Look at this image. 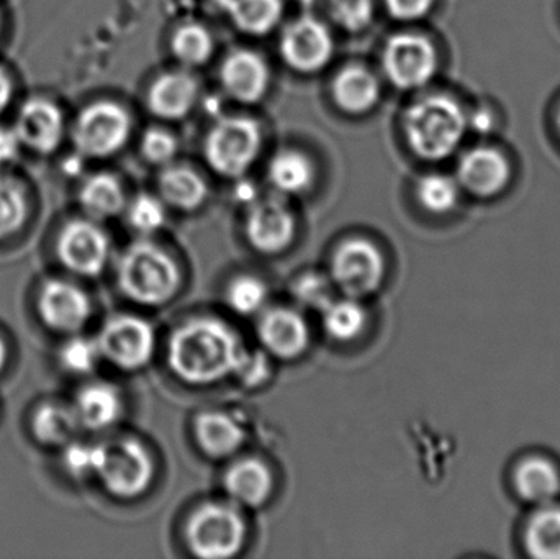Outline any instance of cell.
Listing matches in <instances>:
<instances>
[{
	"mask_svg": "<svg viewBox=\"0 0 560 559\" xmlns=\"http://www.w3.org/2000/svg\"><path fill=\"white\" fill-rule=\"evenodd\" d=\"M467 128L479 135L492 133L495 128V117L487 107L477 108L470 117H467Z\"/></svg>",
	"mask_w": 560,
	"mask_h": 559,
	"instance_id": "45",
	"label": "cell"
},
{
	"mask_svg": "<svg viewBox=\"0 0 560 559\" xmlns=\"http://www.w3.org/2000/svg\"><path fill=\"white\" fill-rule=\"evenodd\" d=\"M101 358L97 341L78 335H74L61 350L62 366L72 374L92 373Z\"/></svg>",
	"mask_w": 560,
	"mask_h": 559,
	"instance_id": "38",
	"label": "cell"
},
{
	"mask_svg": "<svg viewBox=\"0 0 560 559\" xmlns=\"http://www.w3.org/2000/svg\"><path fill=\"white\" fill-rule=\"evenodd\" d=\"M272 186L283 194H300L313 183L312 163L299 151L285 150L276 154L269 166Z\"/></svg>",
	"mask_w": 560,
	"mask_h": 559,
	"instance_id": "31",
	"label": "cell"
},
{
	"mask_svg": "<svg viewBox=\"0 0 560 559\" xmlns=\"http://www.w3.org/2000/svg\"><path fill=\"white\" fill-rule=\"evenodd\" d=\"M295 235V219L278 199L256 202L246 220V236L262 255H278L289 248Z\"/></svg>",
	"mask_w": 560,
	"mask_h": 559,
	"instance_id": "15",
	"label": "cell"
},
{
	"mask_svg": "<svg viewBox=\"0 0 560 559\" xmlns=\"http://www.w3.org/2000/svg\"><path fill=\"white\" fill-rule=\"evenodd\" d=\"M222 82L226 92L236 101L246 104L258 102L268 89V66L256 53L240 49L223 62Z\"/></svg>",
	"mask_w": 560,
	"mask_h": 559,
	"instance_id": "19",
	"label": "cell"
},
{
	"mask_svg": "<svg viewBox=\"0 0 560 559\" xmlns=\"http://www.w3.org/2000/svg\"><path fill=\"white\" fill-rule=\"evenodd\" d=\"M79 427L74 409L61 404H45L33 417V432L43 445H69Z\"/></svg>",
	"mask_w": 560,
	"mask_h": 559,
	"instance_id": "28",
	"label": "cell"
},
{
	"mask_svg": "<svg viewBox=\"0 0 560 559\" xmlns=\"http://www.w3.org/2000/svg\"><path fill=\"white\" fill-rule=\"evenodd\" d=\"M197 445L209 458L225 459L245 445L246 432L232 416L219 410L199 414L194 422Z\"/></svg>",
	"mask_w": 560,
	"mask_h": 559,
	"instance_id": "20",
	"label": "cell"
},
{
	"mask_svg": "<svg viewBox=\"0 0 560 559\" xmlns=\"http://www.w3.org/2000/svg\"><path fill=\"white\" fill-rule=\"evenodd\" d=\"M509 161L495 148L477 147L460 158L457 183L477 197H492L502 193L510 180Z\"/></svg>",
	"mask_w": 560,
	"mask_h": 559,
	"instance_id": "17",
	"label": "cell"
},
{
	"mask_svg": "<svg viewBox=\"0 0 560 559\" xmlns=\"http://www.w3.org/2000/svg\"><path fill=\"white\" fill-rule=\"evenodd\" d=\"M127 219L137 232L151 235L166 222V207L158 197L140 194L128 206Z\"/></svg>",
	"mask_w": 560,
	"mask_h": 559,
	"instance_id": "37",
	"label": "cell"
},
{
	"mask_svg": "<svg viewBox=\"0 0 560 559\" xmlns=\"http://www.w3.org/2000/svg\"><path fill=\"white\" fill-rule=\"evenodd\" d=\"M526 547L539 559H560V505H539L526 525Z\"/></svg>",
	"mask_w": 560,
	"mask_h": 559,
	"instance_id": "27",
	"label": "cell"
},
{
	"mask_svg": "<svg viewBox=\"0 0 560 559\" xmlns=\"http://www.w3.org/2000/svg\"><path fill=\"white\" fill-rule=\"evenodd\" d=\"M434 0H385L388 12L398 20H418L427 15Z\"/></svg>",
	"mask_w": 560,
	"mask_h": 559,
	"instance_id": "43",
	"label": "cell"
},
{
	"mask_svg": "<svg viewBox=\"0 0 560 559\" xmlns=\"http://www.w3.org/2000/svg\"><path fill=\"white\" fill-rule=\"evenodd\" d=\"M117 279L127 299L158 307L177 294L183 275L173 256L154 243L141 240L125 249L118 261Z\"/></svg>",
	"mask_w": 560,
	"mask_h": 559,
	"instance_id": "3",
	"label": "cell"
},
{
	"mask_svg": "<svg viewBox=\"0 0 560 559\" xmlns=\"http://www.w3.org/2000/svg\"><path fill=\"white\" fill-rule=\"evenodd\" d=\"M79 203L89 219L105 220L118 216L125 207L120 180L107 173L85 177L79 187Z\"/></svg>",
	"mask_w": 560,
	"mask_h": 559,
	"instance_id": "25",
	"label": "cell"
},
{
	"mask_svg": "<svg viewBox=\"0 0 560 559\" xmlns=\"http://www.w3.org/2000/svg\"><path fill=\"white\" fill-rule=\"evenodd\" d=\"M131 133V118L114 101H95L79 112L69 127L72 144L81 158L112 156L127 143Z\"/></svg>",
	"mask_w": 560,
	"mask_h": 559,
	"instance_id": "5",
	"label": "cell"
},
{
	"mask_svg": "<svg viewBox=\"0 0 560 559\" xmlns=\"http://www.w3.org/2000/svg\"><path fill=\"white\" fill-rule=\"evenodd\" d=\"M199 85L187 72H167L161 75L148 94V105L158 117L176 120L189 114L197 98Z\"/></svg>",
	"mask_w": 560,
	"mask_h": 559,
	"instance_id": "22",
	"label": "cell"
},
{
	"mask_svg": "<svg viewBox=\"0 0 560 559\" xmlns=\"http://www.w3.org/2000/svg\"><path fill=\"white\" fill-rule=\"evenodd\" d=\"M95 476L114 498H140L153 482V458L140 440H118L104 445L101 466Z\"/></svg>",
	"mask_w": 560,
	"mask_h": 559,
	"instance_id": "6",
	"label": "cell"
},
{
	"mask_svg": "<svg viewBox=\"0 0 560 559\" xmlns=\"http://www.w3.org/2000/svg\"><path fill=\"white\" fill-rule=\"evenodd\" d=\"M2 26H3V20H2V13H0V36H2Z\"/></svg>",
	"mask_w": 560,
	"mask_h": 559,
	"instance_id": "48",
	"label": "cell"
},
{
	"mask_svg": "<svg viewBox=\"0 0 560 559\" xmlns=\"http://www.w3.org/2000/svg\"><path fill=\"white\" fill-rule=\"evenodd\" d=\"M5 360H7L5 343H3L2 338H0V371L3 370V364H5Z\"/></svg>",
	"mask_w": 560,
	"mask_h": 559,
	"instance_id": "47",
	"label": "cell"
},
{
	"mask_svg": "<svg viewBox=\"0 0 560 559\" xmlns=\"http://www.w3.org/2000/svg\"><path fill=\"white\" fill-rule=\"evenodd\" d=\"M58 256L75 275H101L110 256V240L95 220H72L58 236Z\"/></svg>",
	"mask_w": 560,
	"mask_h": 559,
	"instance_id": "12",
	"label": "cell"
},
{
	"mask_svg": "<svg viewBox=\"0 0 560 559\" xmlns=\"http://www.w3.org/2000/svg\"><path fill=\"white\" fill-rule=\"evenodd\" d=\"M261 144L262 135L256 121L245 117L225 118L207 138V161L222 176L240 177L255 163Z\"/></svg>",
	"mask_w": 560,
	"mask_h": 559,
	"instance_id": "7",
	"label": "cell"
},
{
	"mask_svg": "<svg viewBox=\"0 0 560 559\" xmlns=\"http://www.w3.org/2000/svg\"><path fill=\"white\" fill-rule=\"evenodd\" d=\"M38 312L46 327L61 334H78L92 315L89 295L72 282H46L39 292Z\"/></svg>",
	"mask_w": 560,
	"mask_h": 559,
	"instance_id": "13",
	"label": "cell"
},
{
	"mask_svg": "<svg viewBox=\"0 0 560 559\" xmlns=\"http://www.w3.org/2000/svg\"><path fill=\"white\" fill-rule=\"evenodd\" d=\"M160 193L164 202L174 209L190 212L206 202L209 187L196 171L184 166H171L161 174Z\"/></svg>",
	"mask_w": 560,
	"mask_h": 559,
	"instance_id": "26",
	"label": "cell"
},
{
	"mask_svg": "<svg viewBox=\"0 0 560 559\" xmlns=\"http://www.w3.org/2000/svg\"><path fill=\"white\" fill-rule=\"evenodd\" d=\"M268 298V286L255 276H240L226 289V302L233 312L243 317L261 312Z\"/></svg>",
	"mask_w": 560,
	"mask_h": 559,
	"instance_id": "34",
	"label": "cell"
},
{
	"mask_svg": "<svg viewBox=\"0 0 560 559\" xmlns=\"http://www.w3.org/2000/svg\"><path fill=\"white\" fill-rule=\"evenodd\" d=\"M381 88L377 79L359 66L342 69L332 82V97L348 114H365L377 104Z\"/></svg>",
	"mask_w": 560,
	"mask_h": 559,
	"instance_id": "23",
	"label": "cell"
},
{
	"mask_svg": "<svg viewBox=\"0 0 560 559\" xmlns=\"http://www.w3.org/2000/svg\"><path fill=\"white\" fill-rule=\"evenodd\" d=\"M384 276V255L369 240H346L332 253L331 281L346 298H369L381 289Z\"/></svg>",
	"mask_w": 560,
	"mask_h": 559,
	"instance_id": "8",
	"label": "cell"
},
{
	"mask_svg": "<svg viewBox=\"0 0 560 559\" xmlns=\"http://www.w3.org/2000/svg\"><path fill=\"white\" fill-rule=\"evenodd\" d=\"M102 453H104V445L69 443L65 455L66 469L79 479L95 476L101 466Z\"/></svg>",
	"mask_w": 560,
	"mask_h": 559,
	"instance_id": "39",
	"label": "cell"
},
{
	"mask_svg": "<svg viewBox=\"0 0 560 559\" xmlns=\"http://www.w3.org/2000/svg\"><path fill=\"white\" fill-rule=\"evenodd\" d=\"M300 2H302V3H312L313 0H300Z\"/></svg>",
	"mask_w": 560,
	"mask_h": 559,
	"instance_id": "50",
	"label": "cell"
},
{
	"mask_svg": "<svg viewBox=\"0 0 560 559\" xmlns=\"http://www.w3.org/2000/svg\"><path fill=\"white\" fill-rule=\"evenodd\" d=\"M22 150L48 156L56 153L69 133L65 110L46 95H32L19 105L12 125Z\"/></svg>",
	"mask_w": 560,
	"mask_h": 559,
	"instance_id": "9",
	"label": "cell"
},
{
	"mask_svg": "<svg viewBox=\"0 0 560 559\" xmlns=\"http://www.w3.org/2000/svg\"><path fill=\"white\" fill-rule=\"evenodd\" d=\"M238 335L219 318L186 322L171 335L167 363L184 383L209 386L235 374L245 358Z\"/></svg>",
	"mask_w": 560,
	"mask_h": 559,
	"instance_id": "1",
	"label": "cell"
},
{
	"mask_svg": "<svg viewBox=\"0 0 560 559\" xmlns=\"http://www.w3.org/2000/svg\"><path fill=\"white\" fill-rule=\"evenodd\" d=\"M223 488L236 505L258 509L271 498L275 476L261 459L243 458L230 466Z\"/></svg>",
	"mask_w": 560,
	"mask_h": 559,
	"instance_id": "18",
	"label": "cell"
},
{
	"mask_svg": "<svg viewBox=\"0 0 560 559\" xmlns=\"http://www.w3.org/2000/svg\"><path fill=\"white\" fill-rule=\"evenodd\" d=\"M141 151L150 163L167 164L177 153V141L167 131L153 128L144 133L141 140Z\"/></svg>",
	"mask_w": 560,
	"mask_h": 559,
	"instance_id": "41",
	"label": "cell"
},
{
	"mask_svg": "<svg viewBox=\"0 0 560 559\" xmlns=\"http://www.w3.org/2000/svg\"><path fill=\"white\" fill-rule=\"evenodd\" d=\"M72 409L78 416L79 426L98 432L118 422L124 403L117 387L107 383H92L82 387Z\"/></svg>",
	"mask_w": 560,
	"mask_h": 559,
	"instance_id": "21",
	"label": "cell"
},
{
	"mask_svg": "<svg viewBox=\"0 0 560 559\" xmlns=\"http://www.w3.org/2000/svg\"><path fill=\"white\" fill-rule=\"evenodd\" d=\"M329 10L342 28L359 32L371 23L372 0H329Z\"/></svg>",
	"mask_w": 560,
	"mask_h": 559,
	"instance_id": "40",
	"label": "cell"
},
{
	"mask_svg": "<svg viewBox=\"0 0 560 559\" xmlns=\"http://www.w3.org/2000/svg\"><path fill=\"white\" fill-rule=\"evenodd\" d=\"M384 69L397 88L407 91L424 88L436 74V48L418 33L392 36L384 49Z\"/></svg>",
	"mask_w": 560,
	"mask_h": 559,
	"instance_id": "11",
	"label": "cell"
},
{
	"mask_svg": "<svg viewBox=\"0 0 560 559\" xmlns=\"http://www.w3.org/2000/svg\"><path fill=\"white\" fill-rule=\"evenodd\" d=\"M335 284L331 279L325 278L323 275L316 272H306L300 276L293 284L292 292L295 301L302 307L310 308V311L323 312L335 299Z\"/></svg>",
	"mask_w": 560,
	"mask_h": 559,
	"instance_id": "36",
	"label": "cell"
},
{
	"mask_svg": "<svg viewBox=\"0 0 560 559\" xmlns=\"http://www.w3.org/2000/svg\"><path fill=\"white\" fill-rule=\"evenodd\" d=\"M95 341L102 358L125 371L147 366L156 350V335L150 322L135 315L110 318Z\"/></svg>",
	"mask_w": 560,
	"mask_h": 559,
	"instance_id": "10",
	"label": "cell"
},
{
	"mask_svg": "<svg viewBox=\"0 0 560 559\" xmlns=\"http://www.w3.org/2000/svg\"><path fill=\"white\" fill-rule=\"evenodd\" d=\"M213 51V39L202 25L189 23L177 30L173 38V53L187 66L203 65Z\"/></svg>",
	"mask_w": 560,
	"mask_h": 559,
	"instance_id": "35",
	"label": "cell"
},
{
	"mask_svg": "<svg viewBox=\"0 0 560 559\" xmlns=\"http://www.w3.org/2000/svg\"><path fill=\"white\" fill-rule=\"evenodd\" d=\"M283 61L299 72H315L329 61L332 39L318 20L303 16L287 26L280 38Z\"/></svg>",
	"mask_w": 560,
	"mask_h": 559,
	"instance_id": "14",
	"label": "cell"
},
{
	"mask_svg": "<svg viewBox=\"0 0 560 559\" xmlns=\"http://www.w3.org/2000/svg\"><path fill=\"white\" fill-rule=\"evenodd\" d=\"M28 217V197L22 183L0 171V240L22 230Z\"/></svg>",
	"mask_w": 560,
	"mask_h": 559,
	"instance_id": "32",
	"label": "cell"
},
{
	"mask_svg": "<svg viewBox=\"0 0 560 559\" xmlns=\"http://www.w3.org/2000/svg\"><path fill=\"white\" fill-rule=\"evenodd\" d=\"M242 32L266 35L282 16L280 0H229L223 7Z\"/></svg>",
	"mask_w": 560,
	"mask_h": 559,
	"instance_id": "29",
	"label": "cell"
},
{
	"mask_svg": "<svg viewBox=\"0 0 560 559\" xmlns=\"http://www.w3.org/2000/svg\"><path fill=\"white\" fill-rule=\"evenodd\" d=\"M20 151H23L22 144H20L12 125L7 127V125L0 124V167L12 164L19 158Z\"/></svg>",
	"mask_w": 560,
	"mask_h": 559,
	"instance_id": "44",
	"label": "cell"
},
{
	"mask_svg": "<svg viewBox=\"0 0 560 559\" xmlns=\"http://www.w3.org/2000/svg\"><path fill=\"white\" fill-rule=\"evenodd\" d=\"M467 131V115L450 95H427L405 114V135L415 154L441 161L456 153Z\"/></svg>",
	"mask_w": 560,
	"mask_h": 559,
	"instance_id": "2",
	"label": "cell"
},
{
	"mask_svg": "<svg viewBox=\"0 0 560 559\" xmlns=\"http://www.w3.org/2000/svg\"><path fill=\"white\" fill-rule=\"evenodd\" d=\"M323 314V330L331 340L348 343L355 340L364 331V308L355 299L346 298L342 301H332Z\"/></svg>",
	"mask_w": 560,
	"mask_h": 559,
	"instance_id": "30",
	"label": "cell"
},
{
	"mask_svg": "<svg viewBox=\"0 0 560 559\" xmlns=\"http://www.w3.org/2000/svg\"><path fill=\"white\" fill-rule=\"evenodd\" d=\"M248 535L245 519L235 505L203 504L186 525V541L194 557L226 559L242 551Z\"/></svg>",
	"mask_w": 560,
	"mask_h": 559,
	"instance_id": "4",
	"label": "cell"
},
{
	"mask_svg": "<svg viewBox=\"0 0 560 559\" xmlns=\"http://www.w3.org/2000/svg\"><path fill=\"white\" fill-rule=\"evenodd\" d=\"M15 98V81L12 72L0 66V117L12 107Z\"/></svg>",
	"mask_w": 560,
	"mask_h": 559,
	"instance_id": "46",
	"label": "cell"
},
{
	"mask_svg": "<svg viewBox=\"0 0 560 559\" xmlns=\"http://www.w3.org/2000/svg\"><path fill=\"white\" fill-rule=\"evenodd\" d=\"M258 338L272 357L285 361L295 360L308 348V325L292 308H269L259 318Z\"/></svg>",
	"mask_w": 560,
	"mask_h": 559,
	"instance_id": "16",
	"label": "cell"
},
{
	"mask_svg": "<svg viewBox=\"0 0 560 559\" xmlns=\"http://www.w3.org/2000/svg\"><path fill=\"white\" fill-rule=\"evenodd\" d=\"M459 194V183L447 174H428L418 180V200L428 212L438 213V216L451 212L457 206Z\"/></svg>",
	"mask_w": 560,
	"mask_h": 559,
	"instance_id": "33",
	"label": "cell"
},
{
	"mask_svg": "<svg viewBox=\"0 0 560 559\" xmlns=\"http://www.w3.org/2000/svg\"><path fill=\"white\" fill-rule=\"evenodd\" d=\"M271 373L269 368L268 358L262 353H248L246 351L245 358L240 363L236 370V376L243 381L248 387L261 386Z\"/></svg>",
	"mask_w": 560,
	"mask_h": 559,
	"instance_id": "42",
	"label": "cell"
},
{
	"mask_svg": "<svg viewBox=\"0 0 560 559\" xmlns=\"http://www.w3.org/2000/svg\"><path fill=\"white\" fill-rule=\"evenodd\" d=\"M515 488L520 498L532 504L545 505L555 502L560 492L558 468L549 459L533 456L516 468Z\"/></svg>",
	"mask_w": 560,
	"mask_h": 559,
	"instance_id": "24",
	"label": "cell"
},
{
	"mask_svg": "<svg viewBox=\"0 0 560 559\" xmlns=\"http://www.w3.org/2000/svg\"><path fill=\"white\" fill-rule=\"evenodd\" d=\"M217 2H219L220 5L225 7L226 2H229V0H217Z\"/></svg>",
	"mask_w": 560,
	"mask_h": 559,
	"instance_id": "49",
	"label": "cell"
},
{
	"mask_svg": "<svg viewBox=\"0 0 560 559\" xmlns=\"http://www.w3.org/2000/svg\"><path fill=\"white\" fill-rule=\"evenodd\" d=\"M558 127H559V131H560V110H559V114H558Z\"/></svg>",
	"mask_w": 560,
	"mask_h": 559,
	"instance_id": "51",
	"label": "cell"
}]
</instances>
